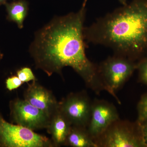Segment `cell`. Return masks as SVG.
I'll list each match as a JSON object with an SVG mask.
<instances>
[{
    "mask_svg": "<svg viewBox=\"0 0 147 147\" xmlns=\"http://www.w3.org/2000/svg\"><path fill=\"white\" fill-rule=\"evenodd\" d=\"M87 0L77 12L53 18L36 33L29 53L36 67L51 76L62 75L69 67L84 80L86 86L99 95L108 88L102 81L98 65L87 57L84 35Z\"/></svg>",
    "mask_w": 147,
    "mask_h": 147,
    "instance_id": "6da1fadb",
    "label": "cell"
},
{
    "mask_svg": "<svg viewBox=\"0 0 147 147\" xmlns=\"http://www.w3.org/2000/svg\"><path fill=\"white\" fill-rule=\"evenodd\" d=\"M84 27V38L135 61L147 53V0H132Z\"/></svg>",
    "mask_w": 147,
    "mask_h": 147,
    "instance_id": "7a4b0ae2",
    "label": "cell"
},
{
    "mask_svg": "<svg viewBox=\"0 0 147 147\" xmlns=\"http://www.w3.org/2000/svg\"><path fill=\"white\" fill-rule=\"evenodd\" d=\"M97 147H146L138 121L117 120L94 140Z\"/></svg>",
    "mask_w": 147,
    "mask_h": 147,
    "instance_id": "3957f363",
    "label": "cell"
},
{
    "mask_svg": "<svg viewBox=\"0 0 147 147\" xmlns=\"http://www.w3.org/2000/svg\"><path fill=\"white\" fill-rule=\"evenodd\" d=\"M137 63L130 59L115 55L98 65L99 73L109 93L121 104L116 92L123 86L137 69Z\"/></svg>",
    "mask_w": 147,
    "mask_h": 147,
    "instance_id": "277c9868",
    "label": "cell"
},
{
    "mask_svg": "<svg viewBox=\"0 0 147 147\" xmlns=\"http://www.w3.org/2000/svg\"><path fill=\"white\" fill-rule=\"evenodd\" d=\"M52 140L5 120L0 113V147H54Z\"/></svg>",
    "mask_w": 147,
    "mask_h": 147,
    "instance_id": "5b68a950",
    "label": "cell"
},
{
    "mask_svg": "<svg viewBox=\"0 0 147 147\" xmlns=\"http://www.w3.org/2000/svg\"><path fill=\"white\" fill-rule=\"evenodd\" d=\"M9 108L13 123L33 131L46 129L50 123L51 117L24 99L11 100Z\"/></svg>",
    "mask_w": 147,
    "mask_h": 147,
    "instance_id": "8992f818",
    "label": "cell"
},
{
    "mask_svg": "<svg viewBox=\"0 0 147 147\" xmlns=\"http://www.w3.org/2000/svg\"><path fill=\"white\" fill-rule=\"evenodd\" d=\"M92 101L85 90L71 92L59 102V109L74 126L87 127Z\"/></svg>",
    "mask_w": 147,
    "mask_h": 147,
    "instance_id": "52a82bcc",
    "label": "cell"
},
{
    "mask_svg": "<svg viewBox=\"0 0 147 147\" xmlns=\"http://www.w3.org/2000/svg\"><path fill=\"white\" fill-rule=\"evenodd\" d=\"M119 119L117 110L113 103L96 98L92 102L87 130L94 141L111 124Z\"/></svg>",
    "mask_w": 147,
    "mask_h": 147,
    "instance_id": "ba28073f",
    "label": "cell"
},
{
    "mask_svg": "<svg viewBox=\"0 0 147 147\" xmlns=\"http://www.w3.org/2000/svg\"><path fill=\"white\" fill-rule=\"evenodd\" d=\"M24 99L51 117L58 110L59 102L53 92L36 81L28 84Z\"/></svg>",
    "mask_w": 147,
    "mask_h": 147,
    "instance_id": "9c48e42d",
    "label": "cell"
},
{
    "mask_svg": "<svg viewBox=\"0 0 147 147\" xmlns=\"http://www.w3.org/2000/svg\"><path fill=\"white\" fill-rule=\"evenodd\" d=\"M71 126L70 122L58 108L51 116L50 123L46 128L47 132L51 135V140L55 147L65 145Z\"/></svg>",
    "mask_w": 147,
    "mask_h": 147,
    "instance_id": "30bf717a",
    "label": "cell"
},
{
    "mask_svg": "<svg viewBox=\"0 0 147 147\" xmlns=\"http://www.w3.org/2000/svg\"><path fill=\"white\" fill-rule=\"evenodd\" d=\"M71 147H97L87 127L72 125L65 145Z\"/></svg>",
    "mask_w": 147,
    "mask_h": 147,
    "instance_id": "8fae6325",
    "label": "cell"
},
{
    "mask_svg": "<svg viewBox=\"0 0 147 147\" xmlns=\"http://www.w3.org/2000/svg\"><path fill=\"white\" fill-rule=\"evenodd\" d=\"M5 4L8 20L16 23L19 29L23 28L24 21L28 11V5L26 1L18 0L10 3H6Z\"/></svg>",
    "mask_w": 147,
    "mask_h": 147,
    "instance_id": "7c38bea8",
    "label": "cell"
},
{
    "mask_svg": "<svg viewBox=\"0 0 147 147\" xmlns=\"http://www.w3.org/2000/svg\"><path fill=\"white\" fill-rule=\"evenodd\" d=\"M138 118L140 123L147 121V93L143 95L137 105Z\"/></svg>",
    "mask_w": 147,
    "mask_h": 147,
    "instance_id": "4fadbf2b",
    "label": "cell"
},
{
    "mask_svg": "<svg viewBox=\"0 0 147 147\" xmlns=\"http://www.w3.org/2000/svg\"><path fill=\"white\" fill-rule=\"evenodd\" d=\"M137 69L139 72V81L147 86V57L140 59L137 63Z\"/></svg>",
    "mask_w": 147,
    "mask_h": 147,
    "instance_id": "5bb4252c",
    "label": "cell"
},
{
    "mask_svg": "<svg viewBox=\"0 0 147 147\" xmlns=\"http://www.w3.org/2000/svg\"><path fill=\"white\" fill-rule=\"evenodd\" d=\"M16 75L24 83L36 80L33 72L29 67H24L19 69L16 72Z\"/></svg>",
    "mask_w": 147,
    "mask_h": 147,
    "instance_id": "9a60e30c",
    "label": "cell"
},
{
    "mask_svg": "<svg viewBox=\"0 0 147 147\" xmlns=\"http://www.w3.org/2000/svg\"><path fill=\"white\" fill-rule=\"evenodd\" d=\"M24 84L17 76L8 77L5 81L6 88L10 91L16 89Z\"/></svg>",
    "mask_w": 147,
    "mask_h": 147,
    "instance_id": "2e32d148",
    "label": "cell"
},
{
    "mask_svg": "<svg viewBox=\"0 0 147 147\" xmlns=\"http://www.w3.org/2000/svg\"><path fill=\"white\" fill-rule=\"evenodd\" d=\"M141 124H142V132H143L144 141L145 144L147 147V121Z\"/></svg>",
    "mask_w": 147,
    "mask_h": 147,
    "instance_id": "e0dca14e",
    "label": "cell"
},
{
    "mask_svg": "<svg viewBox=\"0 0 147 147\" xmlns=\"http://www.w3.org/2000/svg\"><path fill=\"white\" fill-rule=\"evenodd\" d=\"M118 1L123 5H125L127 3V0H118Z\"/></svg>",
    "mask_w": 147,
    "mask_h": 147,
    "instance_id": "ac0fdd59",
    "label": "cell"
},
{
    "mask_svg": "<svg viewBox=\"0 0 147 147\" xmlns=\"http://www.w3.org/2000/svg\"><path fill=\"white\" fill-rule=\"evenodd\" d=\"M6 1L7 0H0V4H5L6 3Z\"/></svg>",
    "mask_w": 147,
    "mask_h": 147,
    "instance_id": "d6986e66",
    "label": "cell"
},
{
    "mask_svg": "<svg viewBox=\"0 0 147 147\" xmlns=\"http://www.w3.org/2000/svg\"><path fill=\"white\" fill-rule=\"evenodd\" d=\"M3 57V55L2 53L1 52V50H0V61L2 59Z\"/></svg>",
    "mask_w": 147,
    "mask_h": 147,
    "instance_id": "ffe728a7",
    "label": "cell"
}]
</instances>
